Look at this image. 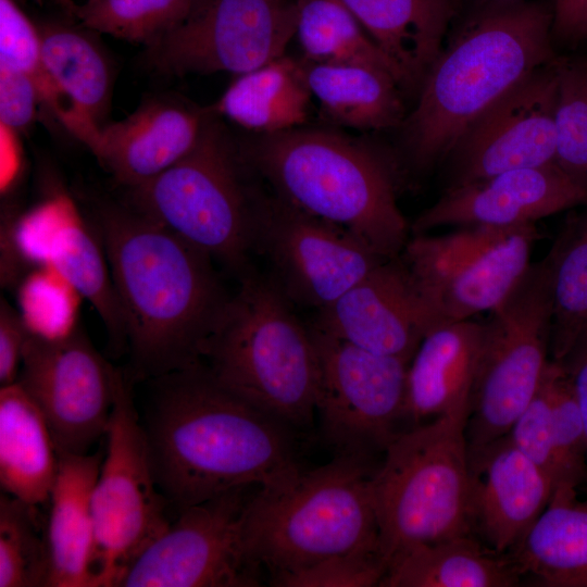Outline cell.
<instances>
[{"label":"cell","mask_w":587,"mask_h":587,"mask_svg":"<svg viewBox=\"0 0 587 587\" xmlns=\"http://www.w3.org/2000/svg\"><path fill=\"white\" fill-rule=\"evenodd\" d=\"M18 313L32 336L54 340L74 333L83 296L50 265L30 267L16 284Z\"/></svg>","instance_id":"36"},{"label":"cell","mask_w":587,"mask_h":587,"mask_svg":"<svg viewBox=\"0 0 587 587\" xmlns=\"http://www.w3.org/2000/svg\"><path fill=\"white\" fill-rule=\"evenodd\" d=\"M521 582L509 554L469 534L398 552L379 587H513Z\"/></svg>","instance_id":"28"},{"label":"cell","mask_w":587,"mask_h":587,"mask_svg":"<svg viewBox=\"0 0 587 587\" xmlns=\"http://www.w3.org/2000/svg\"><path fill=\"white\" fill-rule=\"evenodd\" d=\"M372 461L336 454L285 486L254 491L245 512V542L253 561L267 571L268 583L333 557L382 550L371 487L377 466Z\"/></svg>","instance_id":"6"},{"label":"cell","mask_w":587,"mask_h":587,"mask_svg":"<svg viewBox=\"0 0 587 587\" xmlns=\"http://www.w3.org/2000/svg\"><path fill=\"white\" fill-rule=\"evenodd\" d=\"M41 99L34 82L22 72L0 66V121L10 130L26 128Z\"/></svg>","instance_id":"42"},{"label":"cell","mask_w":587,"mask_h":587,"mask_svg":"<svg viewBox=\"0 0 587 587\" xmlns=\"http://www.w3.org/2000/svg\"><path fill=\"white\" fill-rule=\"evenodd\" d=\"M200 0H87L73 16L96 30L146 47L183 23Z\"/></svg>","instance_id":"34"},{"label":"cell","mask_w":587,"mask_h":587,"mask_svg":"<svg viewBox=\"0 0 587 587\" xmlns=\"http://www.w3.org/2000/svg\"><path fill=\"white\" fill-rule=\"evenodd\" d=\"M551 33L562 45L587 40V0H555Z\"/></svg>","instance_id":"44"},{"label":"cell","mask_w":587,"mask_h":587,"mask_svg":"<svg viewBox=\"0 0 587 587\" xmlns=\"http://www.w3.org/2000/svg\"><path fill=\"white\" fill-rule=\"evenodd\" d=\"M37 27L46 68L71 111L68 132L93 152L109 112V63L97 43L76 27L60 22Z\"/></svg>","instance_id":"26"},{"label":"cell","mask_w":587,"mask_h":587,"mask_svg":"<svg viewBox=\"0 0 587 587\" xmlns=\"http://www.w3.org/2000/svg\"><path fill=\"white\" fill-rule=\"evenodd\" d=\"M0 66L27 75L37 87L41 104L70 129L71 111L43 63L38 27L15 0H0Z\"/></svg>","instance_id":"38"},{"label":"cell","mask_w":587,"mask_h":587,"mask_svg":"<svg viewBox=\"0 0 587 587\" xmlns=\"http://www.w3.org/2000/svg\"><path fill=\"white\" fill-rule=\"evenodd\" d=\"M555 164L587 192V57H559Z\"/></svg>","instance_id":"37"},{"label":"cell","mask_w":587,"mask_h":587,"mask_svg":"<svg viewBox=\"0 0 587 587\" xmlns=\"http://www.w3.org/2000/svg\"><path fill=\"white\" fill-rule=\"evenodd\" d=\"M545 259L553 300L550 354L561 361L587 329V203L566 218Z\"/></svg>","instance_id":"32"},{"label":"cell","mask_w":587,"mask_h":587,"mask_svg":"<svg viewBox=\"0 0 587 587\" xmlns=\"http://www.w3.org/2000/svg\"><path fill=\"white\" fill-rule=\"evenodd\" d=\"M492 1H511V0H492Z\"/></svg>","instance_id":"47"},{"label":"cell","mask_w":587,"mask_h":587,"mask_svg":"<svg viewBox=\"0 0 587 587\" xmlns=\"http://www.w3.org/2000/svg\"><path fill=\"white\" fill-rule=\"evenodd\" d=\"M577 399L587 438V329L578 337L569 353L561 360Z\"/></svg>","instance_id":"45"},{"label":"cell","mask_w":587,"mask_h":587,"mask_svg":"<svg viewBox=\"0 0 587 587\" xmlns=\"http://www.w3.org/2000/svg\"><path fill=\"white\" fill-rule=\"evenodd\" d=\"M387 570L380 549H364L326 559L310 567L279 576L276 587H373Z\"/></svg>","instance_id":"40"},{"label":"cell","mask_w":587,"mask_h":587,"mask_svg":"<svg viewBox=\"0 0 587 587\" xmlns=\"http://www.w3.org/2000/svg\"><path fill=\"white\" fill-rule=\"evenodd\" d=\"M538 238L535 224L517 226L472 253L409 271L420 298L425 334L435 326L469 320L496 307L532 263Z\"/></svg>","instance_id":"20"},{"label":"cell","mask_w":587,"mask_h":587,"mask_svg":"<svg viewBox=\"0 0 587 587\" xmlns=\"http://www.w3.org/2000/svg\"><path fill=\"white\" fill-rule=\"evenodd\" d=\"M132 378L120 371L105 433L107 451L92 491L99 587H118L135 560L171 524L152 469Z\"/></svg>","instance_id":"10"},{"label":"cell","mask_w":587,"mask_h":587,"mask_svg":"<svg viewBox=\"0 0 587 587\" xmlns=\"http://www.w3.org/2000/svg\"><path fill=\"white\" fill-rule=\"evenodd\" d=\"M304 65L310 91L333 123L363 132L401 126L407 113L391 74L359 64L304 61Z\"/></svg>","instance_id":"31"},{"label":"cell","mask_w":587,"mask_h":587,"mask_svg":"<svg viewBox=\"0 0 587 587\" xmlns=\"http://www.w3.org/2000/svg\"><path fill=\"white\" fill-rule=\"evenodd\" d=\"M58 451L59 467L45 532L48 587H99L91 499L104 454Z\"/></svg>","instance_id":"24"},{"label":"cell","mask_w":587,"mask_h":587,"mask_svg":"<svg viewBox=\"0 0 587 587\" xmlns=\"http://www.w3.org/2000/svg\"><path fill=\"white\" fill-rule=\"evenodd\" d=\"M398 71L402 90L419 92L442 49L459 0H339Z\"/></svg>","instance_id":"25"},{"label":"cell","mask_w":587,"mask_h":587,"mask_svg":"<svg viewBox=\"0 0 587 587\" xmlns=\"http://www.w3.org/2000/svg\"><path fill=\"white\" fill-rule=\"evenodd\" d=\"M297 21V0H200L183 23L147 46V61L166 75H241L284 55Z\"/></svg>","instance_id":"14"},{"label":"cell","mask_w":587,"mask_h":587,"mask_svg":"<svg viewBox=\"0 0 587 587\" xmlns=\"http://www.w3.org/2000/svg\"><path fill=\"white\" fill-rule=\"evenodd\" d=\"M522 578L546 587H587V501L554 492L508 553Z\"/></svg>","instance_id":"29"},{"label":"cell","mask_w":587,"mask_h":587,"mask_svg":"<svg viewBox=\"0 0 587 587\" xmlns=\"http://www.w3.org/2000/svg\"><path fill=\"white\" fill-rule=\"evenodd\" d=\"M65 12L67 15L73 16L74 10L76 8V3L74 0H54Z\"/></svg>","instance_id":"46"},{"label":"cell","mask_w":587,"mask_h":587,"mask_svg":"<svg viewBox=\"0 0 587 587\" xmlns=\"http://www.w3.org/2000/svg\"><path fill=\"white\" fill-rule=\"evenodd\" d=\"M28 330L17 310L5 300L0 304V385L13 384L18 377V367Z\"/></svg>","instance_id":"43"},{"label":"cell","mask_w":587,"mask_h":587,"mask_svg":"<svg viewBox=\"0 0 587 587\" xmlns=\"http://www.w3.org/2000/svg\"><path fill=\"white\" fill-rule=\"evenodd\" d=\"M208 112L170 98L147 100L124 120L105 124L92 153L117 183L137 187L190 152Z\"/></svg>","instance_id":"22"},{"label":"cell","mask_w":587,"mask_h":587,"mask_svg":"<svg viewBox=\"0 0 587 587\" xmlns=\"http://www.w3.org/2000/svg\"><path fill=\"white\" fill-rule=\"evenodd\" d=\"M239 142L251 171L277 197L385 259L401 255L411 228L397 202L403 175L397 154L363 138L302 126Z\"/></svg>","instance_id":"4"},{"label":"cell","mask_w":587,"mask_h":587,"mask_svg":"<svg viewBox=\"0 0 587 587\" xmlns=\"http://www.w3.org/2000/svg\"><path fill=\"white\" fill-rule=\"evenodd\" d=\"M182 160L134 188L129 205L167 227L239 278L252 271L253 216L260 188L220 116L210 111Z\"/></svg>","instance_id":"7"},{"label":"cell","mask_w":587,"mask_h":587,"mask_svg":"<svg viewBox=\"0 0 587 587\" xmlns=\"http://www.w3.org/2000/svg\"><path fill=\"white\" fill-rule=\"evenodd\" d=\"M36 508L0 497V587H48L46 533L40 534Z\"/></svg>","instance_id":"35"},{"label":"cell","mask_w":587,"mask_h":587,"mask_svg":"<svg viewBox=\"0 0 587 587\" xmlns=\"http://www.w3.org/2000/svg\"><path fill=\"white\" fill-rule=\"evenodd\" d=\"M259 486L229 489L180 512L130 565L118 587H255L245 512Z\"/></svg>","instance_id":"13"},{"label":"cell","mask_w":587,"mask_h":587,"mask_svg":"<svg viewBox=\"0 0 587 587\" xmlns=\"http://www.w3.org/2000/svg\"><path fill=\"white\" fill-rule=\"evenodd\" d=\"M320 378L315 412L336 454H384L405 424L410 361L377 354L310 325Z\"/></svg>","instance_id":"11"},{"label":"cell","mask_w":587,"mask_h":587,"mask_svg":"<svg viewBox=\"0 0 587 587\" xmlns=\"http://www.w3.org/2000/svg\"><path fill=\"white\" fill-rule=\"evenodd\" d=\"M507 435L523 454L551 477L554 485L555 450L548 367L537 392L513 422Z\"/></svg>","instance_id":"41"},{"label":"cell","mask_w":587,"mask_h":587,"mask_svg":"<svg viewBox=\"0 0 587 587\" xmlns=\"http://www.w3.org/2000/svg\"><path fill=\"white\" fill-rule=\"evenodd\" d=\"M470 465L474 534L508 554L549 504L553 482L507 434L470 458Z\"/></svg>","instance_id":"21"},{"label":"cell","mask_w":587,"mask_h":587,"mask_svg":"<svg viewBox=\"0 0 587 587\" xmlns=\"http://www.w3.org/2000/svg\"><path fill=\"white\" fill-rule=\"evenodd\" d=\"M96 224L124 320L132 380L202 363L230 298L214 261L129 204L99 202Z\"/></svg>","instance_id":"2"},{"label":"cell","mask_w":587,"mask_h":587,"mask_svg":"<svg viewBox=\"0 0 587 587\" xmlns=\"http://www.w3.org/2000/svg\"><path fill=\"white\" fill-rule=\"evenodd\" d=\"M59 467L50 427L18 382L0 388V485L4 494L38 507L49 501Z\"/></svg>","instance_id":"27"},{"label":"cell","mask_w":587,"mask_h":587,"mask_svg":"<svg viewBox=\"0 0 587 587\" xmlns=\"http://www.w3.org/2000/svg\"><path fill=\"white\" fill-rule=\"evenodd\" d=\"M553 300L548 263H530L484 321L466 422L469 458L504 436L537 392L550 360Z\"/></svg>","instance_id":"9"},{"label":"cell","mask_w":587,"mask_h":587,"mask_svg":"<svg viewBox=\"0 0 587 587\" xmlns=\"http://www.w3.org/2000/svg\"><path fill=\"white\" fill-rule=\"evenodd\" d=\"M484 339V321L435 326L422 338L407 374V429L469 410Z\"/></svg>","instance_id":"23"},{"label":"cell","mask_w":587,"mask_h":587,"mask_svg":"<svg viewBox=\"0 0 587 587\" xmlns=\"http://www.w3.org/2000/svg\"><path fill=\"white\" fill-rule=\"evenodd\" d=\"M153 380L140 419L158 487L177 512L237 487H282L303 471L294 430L222 387L202 363Z\"/></svg>","instance_id":"1"},{"label":"cell","mask_w":587,"mask_h":587,"mask_svg":"<svg viewBox=\"0 0 587 587\" xmlns=\"http://www.w3.org/2000/svg\"><path fill=\"white\" fill-rule=\"evenodd\" d=\"M469 410L401 433L372 479L379 541L388 562L420 544L474 534Z\"/></svg>","instance_id":"8"},{"label":"cell","mask_w":587,"mask_h":587,"mask_svg":"<svg viewBox=\"0 0 587 587\" xmlns=\"http://www.w3.org/2000/svg\"><path fill=\"white\" fill-rule=\"evenodd\" d=\"M584 203L587 192L550 163L444 190L410 228L413 235L446 226L509 229Z\"/></svg>","instance_id":"18"},{"label":"cell","mask_w":587,"mask_h":587,"mask_svg":"<svg viewBox=\"0 0 587 587\" xmlns=\"http://www.w3.org/2000/svg\"><path fill=\"white\" fill-rule=\"evenodd\" d=\"M312 93L304 62L286 54L238 75L210 111L257 135L301 127Z\"/></svg>","instance_id":"30"},{"label":"cell","mask_w":587,"mask_h":587,"mask_svg":"<svg viewBox=\"0 0 587 587\" xmlns=\"http://www.w3.org/2000/svg\"><path fill=\"white\" fill-rule=\"evenodd\" d=\"M297 4L296 37L305 61L376 67L391 74L401 88L395 65L339 0H297Z\"/></svg>","instance_id":"33"},{"label":"cell","mask_w":587,"mask_h":587,"mask_svg":"<svg viewBox=\"0 0 587 587\" xmlns=\"http://www.w3.org/2000/svg\"><path fill=\"white\" fill-rule=\"evenodd\" d=\"M548 384L555 450L554 492L576 491L587 482V438L582 412L569 376L550 360Z\"/></svg>","instance_id":"39"},{"label":"cell","mask_w":587,"mask_h":587,"mask_svg":"<svg viewBox=\"0 0 587 587\" xmlns=\"http://www.w3.org/2000/svg\"><path fill=\"white\" fill-rule=\"evenodd\" d=\"M553 10L537 2L494 1L467 20L427 72L401 126L403 173L444 162L463 132L494 103L558 55Z\"/></svg>","instance_id":"3"},{"label":"cell","mask_w":587,"mask_h":587,"mask_svg":"<svg viewBox=\"0 0 587 587\" xmlns=\"http://www.w3.org/2000/svg\"><path fill=\"white\" fill-rule=\"evenodd\" d=\"M253 252L295 304L322 310L388 260L344 228L310 215L275 193L259 191Z\"/></svg>","instance_id":"12"},{"label":"cell","mask_w":587,"mask_h":587,"mask_svg":"<svg viewBox=\"0 0 587 587\" xmlns=\"http://www.w3.org/2000/svg\"><path fill=\"white\" fill-rule=\"evenodd\" d=\"M558 58L530 73L463 132L442 162L444 190L555 163Z\"/></svg>","instance_id":"17"},{"label":"cell","mask_w":587,"mask_h":587,"mask_svg":"<svg viewBox=\"0 0 587 587\" xmlns=\"http://www.w3.org/2000/svg\"><path fill=\"white\" fill-rule=\"evenodd\" d=\"M37 265H50L68 279L102 320L111 345L127 347L122 311L96 230L63 191L48 195L1 227V284L14 286Z\"/></svg>","instance_id":"15"},{"label":"cell","mask_w":587,"mask_h":587,"mask_svg":"<svg viewBox=\"0 0 587 587\" xmlns=\"http://www.w3.org/2000/svg\"><path fill=\"white\" fill-rule=\"evenodd\" d=\"M120 371L77 328L54 340L29 334L16 382L41 410L58 449L84 454L107 433Z\"/></svg>","instance_id":"16"},{"label":"cell","mask_w":587,"mask_h":587,"mask_svg":"<svg viewBox=\"0 0 587 587\" xmlns=\"http://www.w3.org/2000/svg\"><path fill=\"white\" fill-rule=\"evenodd\" d=\"M311 325L364 350L409 361L425 335L420 298L401 257L377 265L319 310Z\"/></svg>","instance_id":"19"},{"label":"cell","mask_w":587,"mask_h":587,"mask_svg":"<svg viewBox=\"0 0 587 587\" xmlns=\"http://www.w3.org/2000/svg\"><path fill=\"white\" fill-rule=\"evenodd\" d=\"M202 357L217 384L292 430L313 420L320 378L310 325L270 276L239 278Z\"/></svg>","instance_id":"5"}]
</instances>
